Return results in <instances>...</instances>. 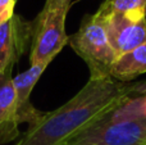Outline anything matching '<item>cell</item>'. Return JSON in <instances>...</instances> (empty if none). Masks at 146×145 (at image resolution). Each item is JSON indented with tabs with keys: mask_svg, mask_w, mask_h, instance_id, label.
<instances>
[{
	"mask_svg": "<svg viewBox=\"0 0 146 145\" xmlns=\"http://www.w3.org/2000/svg\"><path fill=\"white\" fill-rule=\"evenodd\" d=\"M145 92L146 81L131 84L113 77L90 78L72 99L30 126L17 145H66L126 99Z\"/></svg>",
	"mask_w": 146,
	"mask_h": 145,
	"instance_id": "obj_1",
	"label": "cell"
},
{
	"mask_svg": "<svg viewBox=\"0 0 146 145\" xmlns=\"http://www.w3.org/2000/svg\"><path fill=\"white\" fill-rule=\"evenodd\" d=\"M68 45L87 64L90 78L111 77L110 69L117 55L109 43L104 18L99 12L85 15L78 31L69 36Z\"/></svg>",
	"mask_w": 146,
	"mask_h": 145,
	"instance_id": "obj_2",
	"label": "cell"
},
{
	"mask_svg": "<svg viewBox=\"0 0 146 145\" xmlns=\"http://www.w3.org/2000/svg\"><path fill=\"white\" fill-rule=\"evenodd\" d=\"M64 10H49L42 8L33 22V33L31 41V66L50 64V62L68 44L69 36L66 32Z\"/></svg>",
	"mask_w": 146,
	"mask_h": 145,
	"instance_id": "obj_3",
	"label": "cell"
},
{
	"mask_svg": "<svg viewBox=\"0 0 146 145\" xmlns=\"http://www.w3.org/2000/svg\"><path fill=\"white\" fill-rule=\"evenodd\" d=\"M66 145H146V120L113 122L105 116Z\"/></svg>",
	"mask_w": 146,
	"mask_h": 145,
	"instance_id": "obj_4",
	"label": "cell"
},
{
	"mask_svg": "<svg viewBox=\"0 0 146 145\" xmlns=\"http://www.w3.org/2000/svg\"><path fill=\"white\" fill-rule=\"evenodd\" d=\"M105 23L108 39L117 58L146 44V18L133 19L117 13H106L99 8Z\"/></svg>",
	"mask_w": 146,
	"mask_h": 145,
	"instance_id": "obj_5",
	"label": "cell"
},
{
	"mask_svg": "<svg viewBox=\"0 0 146 145\" xmlns=\"http://www.w3.org/2000/svg\"><path fill=\"white\" fill-rule=\"evenodd\" d=\"M33 22L14 14L0 25V73L13 69L32 41Z\"/></svg>",
	"mask_w": 146,
	"mask_h": 145,
	"instance_id": "obj_6",
	"label": "cell"
},
{
	"mask_svg": "<svg viewBox=\"0 0 146 145\" xmlns=\"http://www.w3.org/2000/svg\"><path fill=\"white\" fill-rule=\"evenodd\" d=\"M48 64H37L31 66L27 71L22 72L21 74L13 78L15 95H17V117L19 123H28L33 126L38 123L46 116V112L36 109L30 100L31 92L35 87L36 82L44 73Z\"/></svg>",
	"mask_w": 146,
	"mask_h": 145,
	"instance_id": "obj_7",
	"label": "cell"
},
{
	"mask_svg": "<svg viewBox=\"0 0 146 145\" xmlns=\"http://www.w3.org/2000/svg\"><path fill=\"white\" fill-rule=\"evenodd\" d=\"M19 138L17 117V95L12 69L0 73V145Z\"/></svg>",
	"mask_w": 146,
	"mask_h": 145,
	"instance_id": "obj_8",
	"label": "cell"
},
{
	"mask_svg": "<svg viewBox=\"0 0 146 145\" xmlns=\"http://www.w3.org/2000/svg\"><path fill=\"white\" fill-rule=\"evenodd\" d=\"M146 73V44L118 57L110 69V76L121 82H129Z\"/></svg>",
	"mask_w": 146,
	"mask_h": 145,
	"instance_id": "obj_9",
	"label": "cell"
},
{
	"mask_svg": "<svg viewBox=\"0 0 146 145\" xmlns=\"http://www.w3.org/2000/svg\"><path fill=\"white\" fill-rule=\"evenodd\" d=\"M106 118L113 122H133L146 120V92L126 99L113 109Z\"/></svg>",
	"mask_w": 146,
	"mask_h": 145,
	"instance_id": "obj_10",
	"label": "cell"
},
{
	"mask_svg": "<svg viewBox=\"0 0 146 145\" xmlns=\"http://www.w3.org/2000/svg\"><path fill=\"white\" fill-rule=\"evenodd\" d=\"M100 9L106 13H117L133 19L146 18V0H105Z\"/></svg>",
	"mask_w": 146,
	"mask_h": 145,
	"instance_id": "obj_11",
	"label": "cell"
},
{
	"mask_svg": "<svg viewBox=\"0 0 146 145\" xmlns=\"http://www.w3.org/2000/svg\"><path fill=\"white\" fill-rule=\"evenodd\" d=\"M17 0H0V25L9 21L14 15V7Z\"/></svg>",
	"mask_w": 146,
	"mask_h": 145,
	"instance_id": "obj_12",
	"label": "cell"
},
{
	"mask_svg": "<svg viewBox=\"0 0 146 145\" xmlns=\"http://www.w3.org/2000/svg\"><path fill=\"white\" fill-rule=\"evenodd\" d=\"M72 0H46L44 8L49 10H64L68 12L71 8Z\"/></svg>",
	"mask_w": 146,
	"mask_h": 145,
	"instance_id": "obj_13",
	"label": "cell"
}]
</instances>
